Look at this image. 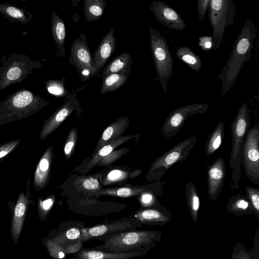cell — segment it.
Listing matches in <instances>:
<instances>
[{"label":"cell","mask_w":259,"mask_h":259,"mask_svg":"<svg viewBox=\"0 0 259 259\" xmlns=\"http://www.w3.org/2000/svg\"><path fill=\"white\" fill-rule=\"evenodd\" d=\"M82 241L80 239L78 242L64 248L65 253L71 254L77 252L82 248Z\"/></svg>","instance_id":"cell-46"},{"label":"cell","mask_w":259,"mask_h":259,"mask_svg":"<svg viewBox=\"0 0 259 259\" xmlns=\"http://www.w3.org/2000/svg\"><path fill=\"white\" fill-rule=\"evenodd\" d=\"M133 137L132 135L121 136L111 143L106 144L93 154L90 160L84 167L83 172H88L97 165L105 157L111 153L116 147Z\"/></svg>","instance_id":"cell-25"},{"label":"cell","mask_w":259,"mask_h":259,"mask_svg":"<svg viewBox=\"0 0 259 259\" xmlns=\"http://www.w3.org/2000/svg\"><path fill=\"white\" fill-rule=\"evenodd\" d=\"M79 180V185L83 190L92 192L100 191V183L98 178L90 176L81 178Z\"/></svg>","instance_id":"cell-37"},{"label":"cell","mask_w":259,"mask_h":259,"mask_svg":"<svg viewBox=\"0 0 259 259\" xmlns=\"http://www.w3.org/2000/svg\"><path fill=\"white\" fill-rule=\"evenodd\" d=\"M124 150L120 149L112 152L106 157H104L99 162L102 165L108 164L115 160L119 158L123 154Z\"/></svg>","instance_id":"cell-45"},{"label":"cell","mask_w":259,"mask_h":259,"mask_svg":"<svg viewBox=\"0 0 259 259\" xmlns=\"http://www.w3.org/2000/svg\"><path fill=\"white\" fill-rule=\"evenodd\" d=\"M0 14L9 21L23 24H27L33 19L28 11L6 3L0 4Z\"/></svg>","instance_id":"cell-23"},{"label":"cell","mask_w":259,"mask_h":259,"mask_svg":"<svg viewBox=\"0 0 259 259\" xmlns=\"http://www.w3.org/2000/svg\"><path fill=\"white\" fill-rule=\"evenodd\" d=\"M224 137V124L221 120L209 134L205 144V151L209 156L218 150L222 144Z\"/></svg>","instance_id":"cell-31"},{"label":"cell","mask_w":259,"mask_h":259,"mask_svg":"<svg viewBox=\"0 0 259 259\" xmlns=\"http://www.w3.org/2000/svg\"><path fill=\"white\" fill-rule=\"evenodd\" d=\"M128 176V172L121 169H114L107 174L103 182V184L107 185L123 181L126 179Z\"/></svg>","instance_id":"cell-36"},{"label":"cell","mask_w":259,"mask_h":259,"mask_svg":"<svg viewBox=\"0 0 259 259\" xmlns=\"http://www.w3.org/2000/svg\"><path fill=\"white\" fill-rule=\"evenodd\" d=\"M257 30L250 19L246 20L233 46L230 56L219 75L222 82L221 95L224 97L236 81L241 70L251 57Z\"/></svg>","instance_id":"cell-1"},{"label":"cell","mask_w":259,"mask_h":259,"mask_svg":"<svg viewBox=\"0 0 259 259\" xmlns=\"http://www.w3.org/2000/svg\"><path fill=\"white\" fill-rule=\"evenodd\" d=\"M159 194L151 191L143 192L141 194L140 201L142 206L144 207H152L158 203L156 199Z\"/></svg>","instance_id":"cell-42"},{"label":"cell","mask_w":259,"mask_h":259,"mask_svg":"<svg viewBox=\"0 0 259 259\" xmlns=\"http://www.w3.org/2000/svg\"><path fill=\"white\" fill-rule=\"evenodd\" d=\"M199 46L202 50L207 52L213 49V41L211 36L204 35L199 37Z\"/></svg>","instance_id":"cell-44"},{"label":"cell","mask_w":259,"mask_h":259,"mask_svg":"<svg viewBox=\"0 0 259 259\" xmlns=\"http://www.w3.org/2000/svg\"><path fill=\"white\" fill-rule=\"evenodd\" d=\"M115 28L109 29L101 40L93 57L94 70L93 76L97 75L112 56L116 50Z\"/></svg>","instance_id":"cell-16"},{"label":"cell","mask_w":259,"mask_h":259,"mask_svg":"<svg viewBox=\"0 0 259 259\" xmlns=\"http://www.w3.org/2000/svg\"><path fill=\"white\" fill-rule=\"evenodd\" d=\"M225 176V160L220 157L209 166L207 172V194L212 202L218 198L222 190Z\"/></svg>","instance_id":"cell-17"},{"label":"cell","mask_w":259,"mask_h":259,"mask_svg":"<svg viewBox=\"0 0 259 259\" xmlns=\"http://www.w3.org/2000/svg\"><path fill=\"white\" fill-rule=\"evenodd\" d=\"M176 56L193 70L199 72L202 63L200 57L188 47H180L177 50Z\"/></svg>","instance_id":"cell-30"},{"label":"cell","mask_w":259,"mask_h":259,"mask_svg":"<svg viewBox=\"0 0 259 259\" xmlns=\"http://www.w3.org/2000/svg\"><path fill=\"white\" fill-rule=\"evenodd\" d=\"M131 73L130 69L121 72L110 74L103 76L100 90L101 94H105L120 88L126 82Z\"/></svg>","instance_id":"cell-27"},{"label":"cell","mask_w":259,"mask_h":259,"mask_svg":"<svg viewBox=\"0 0 259 259\" xmlns=\"http://www.w3.org/2000/svg\"><path fill=\"white\" fill-rule=\"evenodd\" d=\"M159 232L149 230H129L113 233L105 237L104 243L94 248L112 252H123L145 249L160 239Z\"/></svg>","instance_id":"cell-4"},{"label":"cell","mask_w":259,"mask_h":259,"mask_svg":"<svg viewBox=\"0 0 259 259\" xmlns=\"http://www.w3.org/2000/svg\"><path fill=\"white\" fill-rule=\"evenodd\" d=\"M150 45L152 55L160 82L164 93L167 92L168 79L173 73L174 60L166 39L155 28H149Z\"/></svg>","instance_id":"cell-6"},{"label":"cell","mask_w":259,"mask_h":259,"mask_svg":"<svg viewBox=\"0 0 259 259\" xmlns=\"http://www.w3.org/2000/svg\"><path fill=\"white\" fill-rule=\"evenodd\" d=\"M249 126V110L245 102L241 106L231 125L232 146L229 161V167L231 170L230 188L233 191L239 188L241 176L242 150Z\"/></svg>","instance_id":"cell-3"},{"label":"cell","mask_w":259,"mask_h":259,"mask_svg":"<svg viewBox=\"0 0 259 259\" xmlns=\"http://www.w3.org/2000/svg\"><path fill=\"white\" fill-rule=\"evenodd\" d=\"M149 9L158 22L170 29L179 31L187 27L178 13L163 1H153Z\"/></svg>","instance_id":"cell-13"},{"label":"cell","mask_w":259,"mask_h":259,"mask_svg":"<svg viewBox=\"0 0 259 259\" xmlns=\"http://www.w3.org/2000/svg\"><path fill=\"white\" fill-rule=\"evenodd\" d=\"M196 141L197 138L194 136L187 138L156 158L148 172V179L150 181H159L174 164L181 162L187 158Z\"/></svg>","instance_id":"cell-8"},{"label":"cell","mask_w":259,"mask_h":259,"mask_svg":"<svg viewBox=\"0 0 259 259\" xmlns=\"http://www.w3.org/2000/svg\"><path fill=\"white\" fill-rule=\"evenodd\" d=\"M241 165L250 181L259 185V124L249 128L241 154Z\"/></svg>","instance_id":"cell-9"},{"label":"cell","mask_w":259,"mask_h":259,"mask_svg":"<svg viewBox=\"0 0 259 259\" xmlns=\"http://www.w3.org/2000/svg\"><path fill=\"white\" fill-rule=\"evenodd\" d=\"M21 143V140H11L0 144V163Z\"/></svg>","instance_id":"cell-40"},{"label":"cell","mask_w":259,"mask_h":259,"mask_svg":"<svg viewBox=\"0 0 259 259\" xmlns=\"http://www.w3.org/2000/svg\"><path fill=\"white\" fill-rule=\"evenodd\" d=\"M129 124V119L126 116L120 117L110 124L99 138L93 154L96 153L105 145L111 143L121 137L127 128Z\"/></svg>","instance_id":"cell-22"},{"label":"cell","mask_w":259,"mask_h":259,"mask_svg":"<svg viewBox=\"0 0 259 259\" xmlns=\"http://www.w3.org/2000/svg\"><path fill=\"white\" fill-rule=\"evenodd\" d=\"M132 64L131 54L129 52L122 53L109 63L97 77H103L108 74L126 71L131 69Z\"/></svg>","instance_id":"cell-26"},{"label":"cell","mask_w":259,"mask_h":259,"mask_svg":"<svg viewBox=\"0 0 259 259\" xmlns=\"http://www.w3.org/2000/svg\"><path fill=\"white\" fill-rule=\"evenodd\" d=\"M186 201L191 216L195 222L198 220L200 199L194 183L188 182L186 185Z\"/></svg>","instance_id":"cell-32"},{"label":"cell","mask_w":259,"mask_h":259,"mask_svg":"<svg viewBox=\"0 0 259 259\" xmlns=\"http://www.w3.org/2000/svg\"><path fill=\"white\" fill-rule=\"evenodd\" d=\"M226 208L229 212L237 215L247 213H254L255 214L254 210L247 198L239 193L229 199Z\"/></svg>","instance_id":"cell-28"},{"label":"cell","mask_w":259,"mask_h":259,"mask_svg":"<svg viewBox=\"0 0 259 259\" xmlns=\"http://www.w3.org/2000/svg\"><path fill=\"white\" fill-rule=\"evenodd\" d=\"M80 237V230L74 227L60 233L51 240L65 248L78 242L81 239Z\"/></svg>","instance_id":"cell-33"},{"label":"cell","mask_w":259,"mask_h":259,"mask_svg":"<svg viewBox=\"0 0 259 259\" xmlns=\"http://www.w3.org/2000/svg\"><path fill=\"white\" fill-rule=\"evenodd\" d=\"M76 95L75 91H72L64 103L44 121L39 135L40 140L45 139L56 130L73 111L79 112L81 108Z\"/></svg>","instance_id":"cell-12"},{"label":"cell","mask_w":259,"mask_h":259,"mask_svg":"<svg viewBox=\"0 0 259 259\" xmlns=\"http://www.w3.org/2000/svg\"><path fill=\"white\" fill-rule=\"evenodd\" d=\"M50 255L55 259H62L65 256L64 248L61 245L48 240L46 243Z\"/></svg>","instance_id":"cell-41"},{"label":"cell","mask_w":259,"mask_h":259,"mask_svg":"<svg viewBox=\"0 0 259 259\" xmlns=\"http://www.w3.org/2000/svg\"><path fill=\"white\" fill-rule=\"evenodd\" d=\"M163 183L160 181L154 184L141 187H119L100 190L98 195H110L119 197H128L141 194L143 192L151 191L160 195L163 194Z\"/></svg>","instance_id":"cell-20"},{"label":"cell","mask_w":259,"mask_h":259,"mask_svg":"<svg viewBox=\"0 0 259 259\" xmlns=\"http://www.w3.org/2000/svg\"><path fill=\"white\" fill-rule=\"evenodd\" d=\"M68 62L75 67L81 81H86L93 76V59L84 33H81L71 45Z\"/></svg>","instance_id":"cell-10"},{"label":"cell","mask_w":259,"mask_h":259,"mask_svg":"<svg viewBox=\"0 0 259 259\" xmlns=\"http://www.w3.org/2000/svg\"><path fill=\"white\" fill-rule=\"evenodd\" d=\"M48 104L40 96L21 89L0 102V126L26 118Z\"/></svg>","instance_id":"cell-2"},{"label":"cell","mask_w":259,"mask_h":259,"mask_svg":"<svg viewBox=\"0 0 259 259\" xmlns=\"http://www.w3.org/2000/svg\"><path fill=\"white\" fill-rule=\"evenodd\" d=\"M156 205L138 211L134 215L135 219L139 223L147 225L163 224L169 222L171 219L169 211L159 203Z\"/></svg>","instance_id":"cell-21"},{"label":"cell","mask_w":259,"mask_h":259,"mask_svg":"<svg viewBox=\"0 0 259 259\" xmlns=\"http://www.w3.org/2000/svg\"><path fill=\"white\" fill-rule=\"evenodd\" d=\"M29 179L27 180L26 193L21 192L18 196L12 217L11 236L14 244L20 238L30 202Z\"/></svg>","instance_id":"cell-15"},{"label":"cell","mask_w":259,"mask_h":259,"mask_svg":"<svg viewBox=\"0 0 259 259\" xmlns=\"http://www.w3.org/2000/svg\"><path fill=\"white\" fill-rule=\"evenodd\" d=\"M208 9L212 28L213 49L217 50L222 44L226 28L235 21L236 9L233 0H210Z\"/></svg>","instance_id":"cell-7"},{"label":"cell","mask_w":259,"mask_h":259,"mask_svg":"<svg viewBox=\"0 0 259 259\" xmlns=\"http://www.w3.org/2000/svg\"><path fill=\"white\" fill-rule=\"evenodd\" d=\"M206 103H193L177 108L165 118L161 133L166 139L175 136L183 127L187 118L196 114H204L207 111Z\"/></svg>","instance_id":"cell-11"},{"label":"cell","mask_w":259,"mask_h":259,"mask_svg":"<svg viewBox=\"0 0 259 259\" xmlns=\"http://www.w3.org/2000/svg\"><path fill=\"white\" fill-rule=\"evenodd\" d=\"M77 137V129L74 127L69 132L64 145V150L66 159H69L74 151Z\"/></svg>","instance_id":"cell-38"},{"label":"cell","mask_w":259,"mask_h":259,"mask_svg":"<svg viewBox=\"0 0 259 259\" xmlns=\"http://www.w3.org/2000/svg\"><path fill=\"white\" fill-rule=\"evenodd\" d=\"M53 156V148L51 145L43 154L36 166L33 179V188L35 190L45 189L48 183Z\"/></svg>","instance_id":"cell-19"},{"label":"cell","mask_w":259,"mask_h":259,"mask_svg":"<svg viewBox=\"0 0 259 259\" xmlns=\"http://www.w3.org/2000/svg\"><path fill=\"white\" fill-rule=\"evenodd\" d=\"M106 6L105 0H85L84 14L87 22L97 21L103 15Z\"/></svg>","instance_id":"cell-29"},{"label":"cell","mask_w":259,"mask_h":259,"mask_svg":"<svg viewBox=\"0 0 259 259\" xmlns=\"http://www.w3.org/2000/svg\"><path fill=\"white\" fill-rule=\"evenodd\" d=\"M55 201V197L51 195L45 199L39 198L38 201L37 210L40 219H44L51 209Z\"/></svg>","instance_id":"cell-39"},{"label":"cell","mask_w":259,"mask_h":259,"mask_svg":"<svg viewBox=\"0 0 259 259\" xmlns=\"http://www.w3.org/2000/svg\"><path fill=\"white\" fill-rule=\"evenodd\" d=\"M135 222L129 220H123L115 223L104 224L90 228H81V240L82 242L95 238H100L113 233L132 230L137 225Z\"/></svg>","instance_id":"cell-14"},{"label":"cell","mask_w":259,"mask_h":259,"mask_svg":"<svg viewBox=\"0 0 259 259\" xmlns=\"http://www.w3.org/2000/svg\"><path fill=\"white\" fill-rule=\"evenodd\" d=\"M210 0H198L197 9L200 22L204 19L207 10L208 9Z\"/></svg>","instance_id":"cell-43"},{"label":"cell","mask_w":259,"mask_h":259,"mask_svg":"<svg viewBox=\"0 0 259 259\" xmlns=\"http://www.w3.org/2000/svg\"><path fill=\"white\" fill-rule=\"evenodd\" d=\"M145 249L123 252H112L99 249H81L70 259H131L147 253Z\"/></svg>","instance_id":"cell-18"},{"label":"cell","mask_w":259,"mask_h":259,"mask_svg":"<svg viewBox=\"0 0 259 259\" xmlns=\"http://www.w3.org/2000/svg\"><path fill=\"white\" fill-rule=\"evenodd\" d=\"M51 30L58 53L61 57H64L66 54L64 47L66 39L65 23L55 11H53L51 15Z\"/></svg>","instance_id":"cell-24"},{"label":"cell","mask_w":259,"mask_h":259,"mask_svg":"<svg viewBox=\"0 0 259 259\" xmlns=\"http://www.w3.org/2000/svg\"><path fill=\"white\" fill-rule=\"evenodd\" d=\"M238 259H250L249 256L246 254H243L240 255V257L238 258Z\"/></svg>","instance_id":"cell-47"},{"label":"cell","mask_w":259,"mask_h":259,"mask_svg":"<svg viewBox=\"0 0 259 259\" xmlns=\"http://www.w3.org/2000/svg\"><path fill=\"white\" fill-rule=\"evenodd\" d=\"M244 195L255 211L257 217L259 215V189L246 186L245 188Z\"/></svg>","instance_id":"cell-35"},{"label":"cell","mask_w":259,"mask_h":259,"mask_svg":"<svg viewBox=\"0 0 259 259\" xmlns=\"http://www.w3.org/2000/svg\"><path fill=\"white\" fill-rule=\"evenodd\" d=\"M45 86L48 92L57 97H67L69 93L64 84L63 79H51L45 82Z\"/></svg>","instance_id":"cell-34"},{"label":"cell","mask_w":259,"mask_h":259,"mask_svg":"<svg viewBox=\"0 0 259 259\" xmlns=\"http://www.w3.org/2000/svg\"><path fill=\"white\" fill-rule=\"evenodd\" d=\"M0 66V90H4L12 84L20 83L32 73L34 68L43 65L37 60H31L25 54L15 53L2 56Z\"/></svg>","instance_id":"cell-5"}]
</instances>
